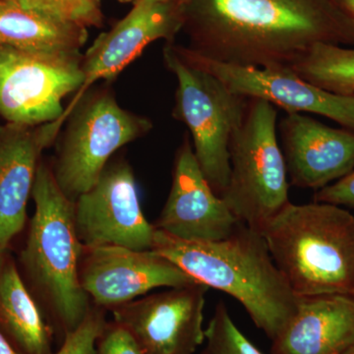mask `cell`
I'll list each match as a JSON object with an SVG mask.
<instances>
[{"label": "cell", "instance_id": "44dd1931", "mask_svg": "<svg viewBox=\"0 0 354 354\" xmlns=\"http://www.w3.org/2000/svg\"><path fill=\"white\" fill-rule=\"evenodd\" d=\"M205 342L202 354H264L242 334L223 302L216 305L205 329Z\"/></svg>", "mask_w": 354, "mask_h": 354}, {"label": "cell", "instance_id": "9c48e42d", "mask_svg": "<svg viewBox=\"0 0 354 354\" xmlns=\"http://www.w3.org/2000/svg\"><path fill=\"white\" fill-rule=\"evenodd\" d=\"M74 221L84 246L152 250L156 227L144 216L136 179L125 160L109 162L95 185L77 198Z\"/></svg>", "mask_w": 354, "mask_h": 354}, {"label": "cell", "instance_id": "cb8c5ba5", "mask_svg": "<svg viewBox=\"0 0 354 354\" xmlns=\"http://www.w3.org/2000/svg\"><path fill=\"white\" fill-rule=\"evenodd\" d=\"M97 354H147L127 326L111 321L106 322L95 342Z\"/></svg>", "mask_w": 354, "mask_h": 354}, {"label": "cell", "instance_id": "f1b7e54d", "mask_svg": "<svg viewBox=\"0 0 354 354\" xmlns=\"http://www.w3.org/2000/svg\"><path fill=\"white\" fill-rule=\"evenodd\" d=\"M118 1L122 2V3H128V2H134L135 0H118Z\"/></svg>", "mask_w": 354, "mask_h": 354}, {"label": "cell", "instance_id": "7402d4cb", "mask_svg": "<svg viewBox=\"0 0 354 354\" xmlns=\"http://www.w3.org/2000/svg\"><path fill=\"white\" fill-rule=\"evenodd\" d=\"M20 6L84 27H101L100 0H13Z\"/></svg>", "mask_w": 354, "mask_h": 354}, {"label": "cell", "instance_id": "ba28073f", "mask_svg": "<svg viewBox=\"0 0 354 354\" xmlns=\"http://www.w3.org/2000/svg\"><path fill=\"white\" fill-rule=\"evenodd\" d=\"M82 59L0 46V116L23 127L59 120L64 97L84 82Z\"/></svg>", "mask_w": 354, "mask_h": 354}, {"label": "cell", "instance_id": "277c9868", "mask_svg": "<svg viewBox=\"0 0 354 354\" xmlns=\"http://www.w3.org/2000/svg\"><path fill=\"white\" fill-rule=\"evenodd\" d=\"M261 234L297 297H354V216L348 211L329 203H290Z\"/></svg>", "mask_w": 354, "mask_h": 354}, {"label": "cell", "instance_id": "9a60e30c", "mask_svg": "<svg viewBox=\"0 0 354 354\" xmlns=\"http://www.w3.org/2000/svg\"><path fill=\"white\" fill-rule=\"evenodd\" d=\"M279 130L293 185L318 191L354 171V131L327 127L304 113H286Z\"/></svg>", "mask_w": 354, "mask_h": 354}, {"label": "cell", "instance_id": "ffe728a7", "mask_svg": "<svg viewBox=\"0 0 354 354\" xmlns=\"http://www.w3.org/2000/svg\"><path fill=\"white\" fill-rule=\"evenodd\" d=\"M290 68L316 87L335 95H354V46L317 44Z\"/></svg>", "mask_w": 354, "mask_h": 354}, {"label": "cell", "instance_id": "5bb4252c", "mask_svg": "<svg viewBox=\"0 0 354 354\" xmlns=\"http://www.w3.org/2000/svg\"><path fill=\"white\" fill-rule=\"evenodd\" d=\"M239 225L203 174L189 140L184 139L174 158L169 198L153 227L183 241H218Z\"/></svg>", "mask_w": 354, "mask_h": 354}, {"label": "cell", "instance_id": "3957f363", "mask_svg": "<svg viewBox=\"0 0 354 354\" xmlns=\"http://www.w3.org/2000/svg\"><path fill=\"white\" fill-rule=\"evenodd\" d=\"M32 198L35 213L20 253L19 271L55 337L62 342L92 306L79 279L83 244L77 235L74 202L60 189L53 169L44 160Z\"/></svg>", "mask_w": 354, "mask_h": 354}, {"label": "cell", "instance_id": "d4e9b609", "mask_svg": "<svg viewBox=\"0 0 354 354\" xmlns=\"http://www.w3.org/2000/svg\"><path fill=\"white\" fill-rule=\"evenodd\" d=\"M314 201L354 208V171L314 194Z\"/></svg>", "mask_w": 354, "mask_h": 354}, {"label": "cell", "instance_id": "8992f818", "mask_svg": "<svg viewBox=\"0 0 354 354\" xmlns=\"http://www.w3.org/2000/svg\"><path fill=\"white\" fill-rule=\"evenodd\" d=\"M164 60L177 80L174 118L189 129L203 174L221 197L230 179V142L244 120L248 99L184 60L171 43L164 48Z\"/></svg>", "mask_w": 354, "mask_h": 354}, {"label": "cell", "instance_id": "7a4b0ae2", "mask_svg": "<svg viewBox=\"0 0 354 354\" xmlns=\"http://www.w3.org/2000/svg\"><path fill=\"white\" fill-rule=\"evenodd\" d=\"M152 250L241 302L272 341L297 313L300 297L277 267L264 237L242 223L218 241H183L156 228Z\"/></svg>", "mask_w": 354, "mask_h": 354}, {"label": "cell", "instance_id": "6da1fadb", "mask_svg": "<svg viewBox=\"0 0 354 354\" xmlns=\"http://www.w3.org/2000/svg\"><path fill=\"white\" fill-rule=\"evenodd\" d=\"M191 48L223 64L290 67L317 44L354 46L337 0H183Z\"/></svg>", "mask_w": 354, "mask_h": 354}, {"label": "cell", "instance_id": "4dcf8cb0", "mask_svg": "<svg viewBox=\"0 0 354 354\" xmlns=\"http://www.w3.org/2000/svg\"><path fill=\"white\" fill-rule=\"evenodd\" d=\"M3 254H1V255H0V261H1V258H2V256H3Z\"/></svg>", "mask_w": 354, "mask_h": 354}, {"label": "cell", "instance_id": "ac0fdd59", "mask_svg": "<svg viewBox=\"0 0 354 354\" xmlns=\"http://www.w3.org/2000/svg\"><path fill=\"white\" fill-rule=\"evenodd\" d=\"M0 332L19 354H53V330L7 252L0 261Z\"/></svg>", "mask_w": 354, "mask_h": 354}, {"label": "cell", "instance_id": "5b68a950", "mask_svg": "<svg viewBox=\"0 0 354 354\" xmlns=\"http://www.w3.org/2000/svg\"><path fill=\"white\" fill-rule=\"evenodd\" d=\"M277 118L274 104L248 99L244 120L230 142V179L221 195L237 220L260 234L290 203Z\"/></svg>", "mask_w": 354, "mask_h": 354}, {"label": "cell", "instance_id": "4316f807", "mask_svg": "<svg viewBox=\"0 0 354 354\" xmlns=\"http://www.w3.org/2000/svg\"><path fill=\"white\" fill-rule=\"evenodd\" d=\"M337 1L346 12L354 18V0H337Z\"/></svg>", "mask_w": 354, "mask_h": 354}, {"label": "cell", "instance_id": "83f0119b", "mask_svg": "<svg viewBox=\"0 0 354 354\" xmlns=\"http://www.w3.org/2000/svg\"><path fill=\"white\" fill-rule=\"evenodd\" d=\"M344 354H354V344Z\"/></svg>", "mask_w": 354, "mask_h": 354}, {"label": "cell", "instance_id": "52a82bcc", "mask_svg": "<svg viewBox=\"0 0 354 354\" xmlns=\"http://www.w3.org/2000/svg\"><path fill=\"white\" fill-rule=\"evenodd\" d=\"M58 148L53 176L71 201L95 185L113 153L147 134L152 123L104 93L79 102Z\"/></svg>", "mask_w": 354, "mask_h": 354}, {"label": "cell", "instance_id": "7c38bea8", "mask_svg": "<svg viewBox=\"0 0 354 354\" xmlns=\"http://www.w3.org/2000/svg\"><path fill=\"white\" fill-rule=\"evenodd\" d=\"M183 28V1L135 0L129 13L111 31L102 32L83 55L84 82L62 118L55 121L58 132L97 81L111 80L158 39L172 43Z\"/></svg>", "mask_w": 354, "mask_h": 354}, {"label": "cell", "instance_id": "484cf974", "mask_svg": "<svg viewBox=\"0 0 354 354\" xmlns=\"http://www.w3.org/2000/svg\"><path fill=\"white\" fill-rule=\"evenodd\" d=\"M0 354H19L1 332H0Z\"/></svg>", "mask_w": 354, "mask_h": 354}, {"label": "cell", "instance_id": "e0dca14e", "mask_svg": "<svg viewBox=\"0 0 354 354\" xmlns=\"http://www.w3.org/2000/svg\"><path fill=\"white\" fill-rule=\"evenodd\" d=\"M272 342V354H344L354 344V297H300L297 313Z\"/></svg>", "mask_w": 354, "mask_h": 354}, {"label": "cell", "instance_id": "603a6c76", "mask_svg": "<svg viewBox=\"0 0 354 354\" xmlns=\"http://www.w3.org/2000/svg\"><path fill=\"white\" fill-rule=\"evenodd\" d=\"M106 314V310L92 304L83 322L65 335L62 346L53 354H97L95 342L108 322Z\"/></svg>", "mask_w": 354, "mask_h": 354}, {"label": "cell", "instance_id": "8fae6325", "mask_svg": "<svg viewBox=\"0 0 354 354\" xmlns=\"http://www.w3.org/2000/svg\"><path fill=\"white\" fill-rule=\"evenodd\" d=\"M79 279L91 304L111 311L158 288L199 283L153 250L83 245Z\"/></svg>", "mask_w": 354, "mask_h": 354}, {"label": "cell", "instance_id": "30bf717a", "mask_svg": "<svg viewBox=\"0 0 354 354\" xmlns=\"http://www.w3.org/2000/svg\"><path fill=\"white\" fill-rule=\"evenodd\" d=\"M190 64L209 72L234 94L263 100L286 113H313L354 131V95L333 94L312 85L288 67H254L223 64L174 44Z\"/></svg>", "mask_w": 354, "mask_h": 354}, {"label": "cell", "instance_id": "d6986e66", "mask_svg": "<svg viewBox=\"0 0 354 354\" xmlns=\"http://www.w3.org/2000/svg\"><path fill=\"white\" fill-rule=\"evenodd\" d=\"M88 28L0 0V46L43 55H81Z\"/></svg>", "mask_w": 354, "mask_h": 354}, {"label": "cell", "instance_id": "2e32d148", "mask_svg": "<svg viewBox=\"0 0 354 354\" xmlns=\"http://www.w3.org/2000/svg\"><path fill=\"white\" fill-rule=\"evenodd\" d=\"M57 135L51 123L0 125V255L25 227L41 152Z\"/></svg>", "mask_w": 354, "mask_h": 354}, {"label": "cell", "instance_id": "f546056e", "mask_svg": "<svg viewBox=\"0 0 354 354\" xmlns=\"http://www.w3.org/2000/svg\"><path fill=\"white\" fill-rule=\"evenodd\" d=\"M155 1L167 2V1H174V0H155ZM179 1H183V0H179Z\"/></svg>", "mask_w": 354, "mask_h": 354}, {"label": "cell", "instance_id": "4fadbf2b", "mask_svg": "<svg viewBox=\"0 0 354 354\" xmlns=\"http://www.w3.org/2000/svg\"><path fill=\"white\" fill-rule=\"evenodd\" d=\"M209 288L201 283L169 288L111 310L147 354H194L205 342L204 308Z\"/></svg>", "mask_w": 354, "mask_h": 354}]
</instances>
